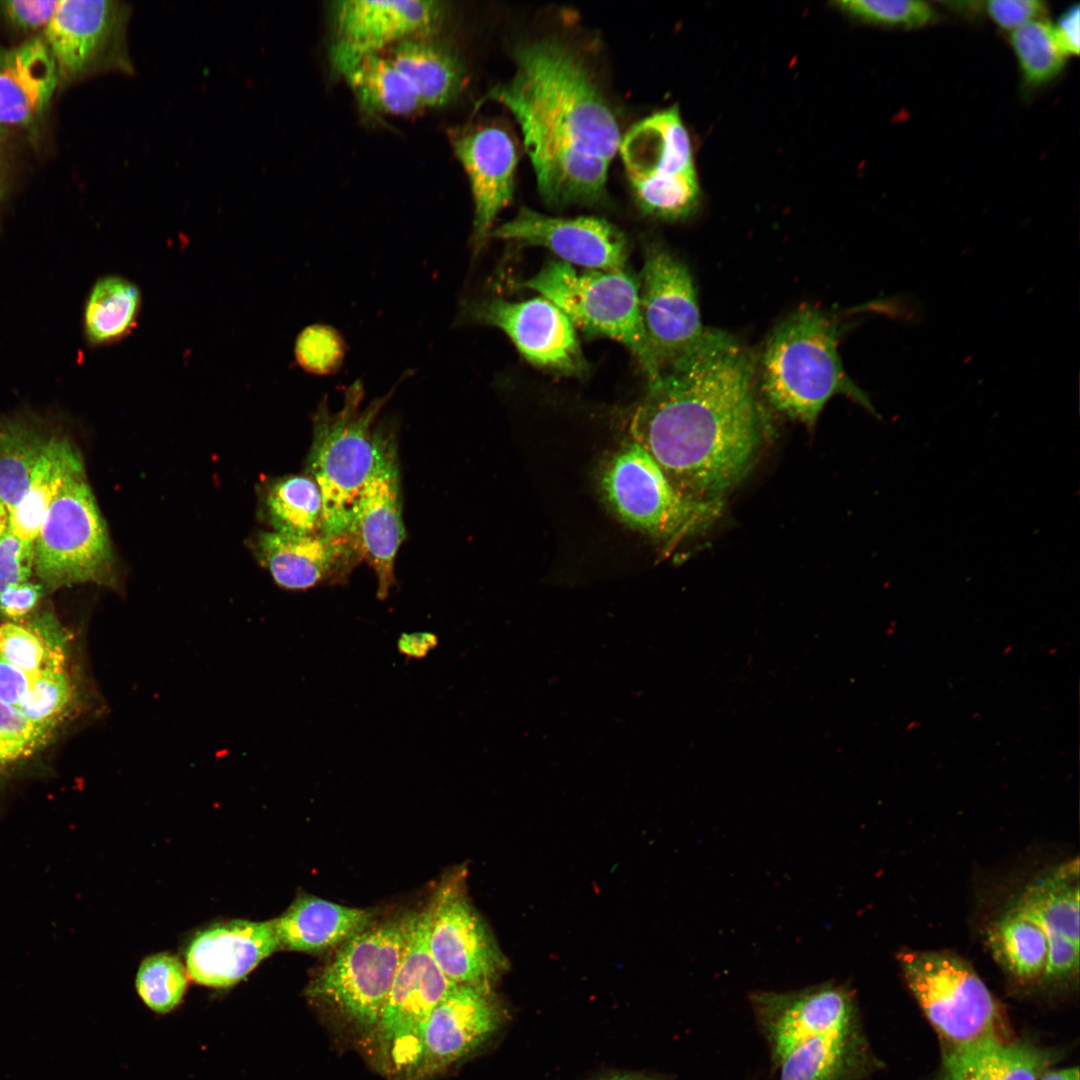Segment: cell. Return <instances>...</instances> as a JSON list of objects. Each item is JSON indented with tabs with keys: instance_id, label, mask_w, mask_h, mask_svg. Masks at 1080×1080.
Returning a JSON list of instances; mask_svg holds the SVG:
<instances>
[{
	"instance_id": "obj_1",
	"label": "cell",
	"mask_w": 1080,
	"mask_h": 1080,
	"mask_svg": "<svg viewBox=\"0 0 1080 1080\" xmlns=\"http://www.w3.org/2000/svg\"><path fill=\"white\" fill-rule=\"evenodd\" d=\"M757 359L734 336L706 329L700 343L648 382L623 415L672 484L723 501L751 469L765 432L756 396Z\"/></svg>"
},
{
	"instance_id": "obj_2",
	"label": "cell",
	"mask_w": 1080,
	"mask_h": 1080,
	"mask_svg": "<svg viewBox=\"0 0 1080 1080\" xmlns=\"http://www.w3.org/2000/svg\"><path fill=\"white\" fill-rule=\"evenodd\" d=\"M513 58L511 79L486 98L519 124L542 197L554 206L600 202L622 136L588 67L553 37L520 44Z\"/></svg>"
},
{
	"instance_id": "obj_3",
	"label": "cell",
	"mask_w": 1080,
	"mask_h": 1080,
	"mask_svg": "<svg viewBox=\"0 0 1080 1080\" xmlns=\"http://www.w3.org/2000/svg\"><path fill=\"white\" fill-rule=\"evenodd\" d=\"M756 370L770 405L807 427L815 425L836 394H844L875 413L868 397L844 370L836 323L816 308H800L776 325Z\"/></svg>"
},
{
	"instance_id": "obj_4",
	"label": "cell",
	"mask_w": 1080,
	"mask_h": 1080,
	"mask_svg": "<svg viewBox=\"0 0 1080 1080\" xmlns=\"http://www.w3.org/2000/svg\"><path fill=\"white\" fill-rule=\"evenodd\" d=\"M408 916L374 918L335 949L306 988L315 1007L364 1042L378 1022L398 969Z\"/></svg>"
},
{
	"instance_id": "obj_5",
	"label": "cell",
	"mask_w": 1080,
	"mask_h": 1080,
	"mask_svg": "<svg viewBox=\"0 0 1080 1080\" xmlns=\"http://www.w3.org/2000/svg\"><path fill=\"white\" fill-rule=\"evenodd\" d=\"M401 381L364 406L365 389L358 379L346 388L338 411L330 409L324 396L312 416L305 474L320 489L326 534L349 532L355 503L375 458L376 418Z\"/></svg>"
},
{
	"instance_id": "obj_6",
	"label": "cell",
	"mask_w": 1080,
	"mask_h": 1080,
	"mask_svg": "<svg viewBox=\"0 0 1080 1080\" xmlns=\"http://www.w3.org/2000/svg\"><path fill=\"white\" fill-rule=\"evenodd\" d=\"M429 905L410 911L403 954L378 1022L365 1041L376 1067L392 1080H413L429 1016L454 984L428 945Z\"/></svg>"
},
{
	"instance_id": "obj_7",
	"label": "cell",
	"mask_w": 1080,
	"mask_h": 1080,
	"mask_svg": "<svg viewBox=\"0 0 1080 1080\" xmlns=\"http://www.w3.org/2000/svg\"><path fill=\"white\" fill-rule=\"evenodd\" d=\"M600 487L619 520L668 546L703 532L723 509V501L699 500L681 492L654 459L631 440L603 464Z\"/></svg>"
},
{
	"instance_id": "obj_8",
	"label": "cell",
	"mask_w": 1080,
	"mask_h": 1080,
	"mask_svg": "<svg viewBox=\"0 0 1080 1080\" xmlns=\"http://www.w3.org/2000/svg\"><path fill=\"white\" fill-rule=\"evenodd\" d=\"M520 285L551 301L585 333L623 344L648 382L659 376L642 325L638 283L624 269L578 271L551 260Z\"/></svg>"
},
{
	"instance_id": "obj_9",
	"label": "cell",
	"mask_w": 1080,
	"mask_h": 1080,
	"mask_svg": "<svg viewBox=\"0 0 1080 1080\" xmlns=\"http://www.w3.org/2000/svg\"><path fill=\"white\" fill-rule=\"evenodd\" d=\"M618 151L645 214L673 221L695 212L699 185L690 139L676 107L635 123L621 137Z\"/></svg>"
},
{
	"instance_id": "obj_10",
	"label": "cell",
	"mask_w": 1080,
	"mask_h": 1080,
	"mask_svg": "<svg viewBox=\"0 0 1080 1080\" xmlns=\"http://www.w3.org/2000/svg\"><path fill=\"white\" fill-rule=\"evenodd\" d=\"M33 572L46 592L113 585L111 543L86 475L67 484L46 512L34 541Z\"/></svg>"
},
{
	"instance_id": "obj_11",
	"label": "cell",
	"mask_w": 1080,
	"mask_h": 1080,
	"mask_svg": "<svg viewBox=\"0 0 1080 1080\" xmlns=\"http://www.w3.org/2000/svg\"><path fill=\"white\" fill-rule=\"evenodd\" d=\"M897 959L923 1012L952 1045L997 1035V1002L966 961L947 951L915 950Z\"/></svg>"
},
{
	"instance_id": "obj_12",
	"label": "cell",
	"mask_w": 1080,
	"mask_h": 1080,
	"mask_svg": "<svg viewBox=\"0 0 1080 1080\" xmlns=\"http://www.w3.org/2000/svg\"><path fill=\"white\" fill-rule=\"evenodd\" d=\"M464 880L463 871L448 874L429 903V949L452 983L493 988L508 960L470 902Z\"/></svg>"
},
{
	"instance_id": "obj_13",
	"label": "cell",
	"mask_w": 1080,
	"mask_h": 1080,
	"mask_svg": "<svg viewBox=\"0 0 1080 1080\" xmlns=\"http://www.w3.org/2000/svg\"><path fill=\"white\" fill-rule=\"evenodd\" d=\"M638 297L646 339L661 372L691 352L706 332L693 279L668 248L651 243L644 251Z\"/></svg>"
},
{
	"instance_id": "obj_14",
	"label": "cell",
	"mask_w": 1080,
	"mask_h": 1080,
	"mask_svg": "<svg viewBox=\"0 0 1080 1080\" xmlns=\"http://www.w3.org/2000/svg\"><path fill=\"white\" fill-rule=\"evenodd\" d=\"M132 7L109 0H58L44 41L58 77L72 79L100 66L135 72L127 38Z\"/></svg>"
},
{
	"instance_id": "obj_15",
	"label": "cell",
	"mask_w": 1080,
	"mask_h": 1080,
	"mask_svg": "<svg viewBox=\"0 0 1080 1080\" xmlns=\"http://www.w3.org/2000/svg\"><path fill=\"white\" fill-rule=\"evenodd\" d=\"M349 533L375 574L377 598L385 600L395 584V559L406 537L392 424L375 426V458L355 503Z\"/></svg>"
},
{
	"instance_id": "obj_16",
	"label": "cell",
	"mask_w": 1080,
	"mask_h": 1080,
	"mask_svg": "<svg viewBox=\"0 0 1080 1080\" xmlns=\"http://www.w3.org/2000/svg\"><path fill=\"white\" fill-rule=\"evenodd\" d=\"M458 321L501 329L534 366L565 376H584L588 364L570 319L551 301L501 298L464 301Z\"/></svg>"
},
{
	"instance_id": "obj_17",
	"label": "cell",
	"mask_w": 1080,
	"mask_h": 1080,
	"mask_svg": "<svg viewBox=\"0 0 1080 1080\" xmlns=\"http://www.w3.org/2000/svg\"><path fill=\"white\" fill-rule=\"evenodd\" d=\"M445 13V3L436 0L333 2L335 37L329 53L333 72L344 77L367 55L382 53L408 38L431 35Z\"/></svg>"
},
{
	"instance_id": "obj_18",
	"label": "cell",
	"mask_w": 1080,
	"mask_h": 1080,
	"mask_svg": "<svg viewBox=\"0 0 1080 1080\" xmlns=\"http://www.w3.org/2000/svg\"><path fill=\"white\" fill-rule=\"evenodd\" d=\"M750 1001L776 1068L801 1044L856 1024L851 993L832 981L793 991L753 992Z\"/></svg>"
},
{
	"instance_id": "obj_19",
	"label": "cell",
	"mask_w": 1080,
	"mask_h": 1080,
	"mask_svg": "<svg viewBox=\"0 0 1080 1080\" xmlns=\"http://www.w3.org/2000/svg\"><path fill=\"white\" fill-rule=\"evenodd\" d=\"M504 1017L493 988L453 984L429 1016L413 1080H427L469 1055Z\"/></svg>"
},
{
	"instance_id": "obj_20",
	"label": "cell",
	"mask_w": 1080,
	"mask_h": 1080,
	"mask_svg": "<svg viewBox=\"0 0 1080 1080\" xmlns=\"http://www.w3.org/2000/svg\"><path fill=\"white\" fill-rule=\"evenodd\" d=\"M490 238L542 246L561 261L587 269H624L628 258L625 235L597 217L558 218L521 208L513 219L494 228Z\"/></svg>"
},
{
	"instance_id": "obj_21",
	"label": "cell",
	"mask_w": 1080,
	"mask_h": 1080,
	"mask_svg": "<svg viewBox=\"0 0 1080 1080\" xmlns=\"http://www.w3.org/2000/svg\"><path fill=\"white\" fill-rule=\"evenodd\" d=\"M255 552L275 583L290 591L344 584L363 561L349 532L292 535L266 531L257 536Z\"/></svg>"
},
{
	"instance_id": "obj_22",
	"label": "cell",
	"mask_w": 1080,
	"mask_h": 1080,
	"mask_svg": "<svg viewBox=\"0 0 1080 1080\" xmlns=\"http://www.w3.org/2000/svg\"><path fill=\"white\" fill-rule=\"evenodd\" d=\"M452 146L471 187V243L473 255L477 256L490 239L497 215L513 197L517 148L510 134L495 124L462 130L453 137Z\"/></svg>"
},
{
	"instance_id": "obj_23",
	"label": "cell",
	"mask_w": 1080,
	"mask_h": 1080,
	"mask_svg": "<svg viewBox=\"0 0 1080 1080\" xmlns=\"http://www.w3.org/2000/svg\"><path fill=\"white\" fill-rule=\"evenodd\" d=\"M1044 929L1049 955L1042 978L1075 976L1079 968V862H1065L1030 882L1015 900Z\"/></svg>"
},
{
	"instance_id": "obj_24",
	"label": "cell",
	"mask_w": 1080,
	"mask_h": 1080,
	"mask_svg": "<svg viewBox=\"0 0 1080 1080\" xmlns=\"http://www.w3.org/2000/svg\"><path fill=\"white\" fill-rule=\"evenodd\" d=\"M277 950L274 920L220 923L193 937L186 951L187 972L199 984L226 988Z\"/></svg>"
},
{
	"instance_id": "obj_25",
	"label": "cell",
	"mask_w": 1080,
	"mask_h": 1080,
	"mask_svg": "<svg viewBox=\"0 0 1080 1080\" xmlns=\"http://www.w3.org/2000/svg\"><path fill=\"white\" fill-rule=\"evenodd\" d=\"M58 79L43 38L0 48V123L23 125L35 119L49 103Z\"/></svg>"
},
{
	"instance_id": "obj_26",
	"label": "cell",
	"mask_w": 1080,
	"mask_h": 1080,
	"mask_svg": "<svg viewBox=\"0 0 1080 1080\" xmlns=\"http://www.w3.org/2000/svg\"><path fill=\"white\" fill-rule=\"evenodd\" d=\"M373 919L369 910L303 893L273 920L281 950L322 953L336 949Z\"/></svg>"
},
{
	"instance_id": "obj_27",
	"label": "cell",
	"mask_w": 1080,
	"mask_h": 1080,
	"mask_svg": "<svg viewBox=\"0 0 1080 1080\" xmlns=\"http://www.w3.org/2000/svg\"><path fill=\"white\" fill-rule=\"evenodd\" d=\"M85 475L82 457L72 442L52 434L30 477L20 501L10 512L9 532L34 544L51 504L75 478Z\"/></svg>"
},
{
	"instance_id": "obj_28",
	"label": "cell",
	"mask_w": 1080,
	"mask_h": 1080,
	"mask_svg": "<svg viewBox=\"0 0 1080 1080\" xmlns=\"http://www.w3.org/2000/svg\"><path fill=\"white\" fill-rule=\"evenodd\" d=\"M384 55L410 82L424 108L448 104L463 88L465 72L459 56L431 35L402 40Z\"/></svg>"
},
{
	"instance_id": "obj_29",
	"label": "cell",
	"mask_w": 1080,
	"mask_h": 1080,
	"mask_svg": "<svg viewBox=\"0 0 1080 1080\" xmlns=\"http://www.w3.org/2000/svg\"><path fill=\"white\" fill-rule=\"evenodd\" d=\"M1045 1065L1040 1050L992 1035L952 1045L944 1056L942 1080H1041Z\"/></svg>"
},
{
	"instance_id": "obj_30",
	"label": "cell",
	"mask_w": 1080,
	"mask_h": 1080,
	"mask_svg": "<svg viewBox=\"0 0 1080 1080\" xmlns=\"http://www.w3.org/2000/svg\"><path fill=\"white\" fill-rule=\"evenodd\" d=\"M866 1055L856 1024L812 1038L781 1062L780 1080H854Z\"/></svg>"
},
{
	"instance_id": "obj_31",
	"label": "cell",
	"mask_w": 1080,
	"mask_h": 1080,
	"mask_svg": "<svg viewBox=\"0 0 1080 1080\" xmlns=\"http://www.w3.org/2000/svg\"><path fill=\"white\" fill-rule=\"evenodd\" d=\"M70 640L49 610L0 624V656L30 675L67 668Z\"/></svg>"
},
{
	"instance_id": "obj_32",
	"label": "cell",
	"mask_w": 1080,
	"mask_h": 1080,
	"mask_svg": "<svg viewBox=\"0 0 1080 1080\" xmlns=\"http://www.w3.org/2000/svg\"><path fill=\"white\" fill-rule=\"evenodd\" d=\"M993 957L1022 980L1042 977L1047 966L1049 943L1039 921L1016 901L987 930Z\"/></svg>"
},
{
	"instance_id": "obj_33",
	"label": "cell",
	"mask_w": 1080,
	"mask_h": 1080,
	"mask_svg": "<svg viewBox=\"0 0 1080 1080\" xmlns=\"http://www.w3.org/2000/svg\"><path fill=\"white\" fill-rule=\"evenodd\" d=\"M343 78L369 113L407 116L424 109L413 86L383 53L363 57Z\"/></svg>"
},
{
	"instance_id": "obj_34",
	"label": "cell",
	"mask_w": 1080,
	"mask_h": 1080,
	"mask_svg": "<svg viewBox=\"0 0 1080 1080\" xmlns=\"http://www.w3.org/2000/svg\"><path fill=\"white\" fill-rule=\"evenodd\" d=\"M51 435L24 418L0 419V500L9 513L25 493Z\"/></svg>"
},
{
	"instance_id": "obj_35",
	"label": "cell",
	"mask_w": 1080,
	"mask_h": 1080,
	"mask_svg": "<svg viewBox=\"0 0 1080 1080\" xmlns=\"http://www.w3.org/2000/svg\"><path fill=\"white\" fill-rule=\"evenodd\" d=\"M140 306V291L130 280L118 275L98 280L84 311V328L89 342L103 345L125 337L135 326Z\"/></svg>"
},
{
	"instance_id": "obj_36",
	"label": "cell",
	"mask_w": 1080,
	"mask_h": 1080,
	"mask_svg": "<svg viewBox=\"0 0 1080 1080\" xmlns=\"http://www.w3.org/2000/svg\"><path fill=\"white\" fill-rule=\"evenodd\" d=\"M264 503L272 531L292 535L324 533L322 495L316 482L305 473L273 480Z\"/></svg>"
},
{
	"instance_id": "obj_37",
	"label": "cell",
	"mask_w": 1080,
	"mask_h": 1080,
	"mask_svg": "<svg viewBox=\"0 0 1080 1080\" xmlns=\"http://www.w3.org/2000/svg\"><path fill=\"white\" fill-rule=\"evenodd\" d=\"M55 735L56 730L36 724L17 708L0 702V795Z\"/></svg>"
},
{
	"instance_id": "obj_38",
	"label": "cell",
	"mask_w": 1080,
	"mask_h": 1080,
	"mask_svg": "<svg viewBox=\"0 0 1080 1080\" xmlns=\"http://www.w3.org/2000/svg\"><path fill=\"white\" fill-rule=\"evenodd\" d=\"M1010 43L1023 78L1032 87L1044 85L1063 69L1067 55L1061 48L1053 26L1034 20L1011 31Z\"/></svg>"
},
{
	"instance_id": "obj_39",
	"label": "cell",
	"mask_w": 1080,
	"mask_h": 1080,
	"mask_svg": "<svg viewBox=\"0 0 1080 1080\" xmlns=\"http://www.w3.org/2000/svg\"><path fill=\"white\" fill-rule=\"evenodd\" d=\"M79 696L68 668L46 670L37 675L17 709L32 722L57 731L75 712Z\"/></svg>"
},
{
	"instance_id": "obj_40",
	"label": "cell",
	"mask_w": 1080,
	"mask_h": 1080,
	"mask_svg": "<svg viewBox=\"0 0 1080 1080\" xmlns=\"http://www.w3.org/2000/svg\"><path fill=\"white\" fill-rule=\"evenodd\" d=\"M188 985L187 970L174 955L158 953L144 959L136 975V989L157 1013H168L182 1001Z\"/></svg>"
},
{
	"instance_id": "obj_41",
	"label": "cell",
	"mask_w": 1080,
	"mask_h": 1080,
	"mask_svg": "<svg viewBox=\"0 0 1080 1080\" xmlns=\"http://www.w3.org/2000/svg\"><path fill=\"white\" fill-rule=\"evenodd\" d=\"M837 5L862 21L905 29L924 27L936 17L933 7L918 0H845Z\"/></svg>"
},
{
	"instance_id": "obj_42",
	"label": "cell",
	"mask_w": 1080,
	"mask_h": 1080,
	"mask_svg": "<svg viewBox=\"0 0 1080 1080\" xmlns=\"http://www.w3.org/2000/svg\"><path fill=\"white\" fill-rule=\"evenodd\" d=\"M294 352L297 363L305 371L324 376L334 374L341 368L346 344L334 327L312 324L298 334Z\"/></svg>"
},
{
	"instance_id": "obj_43",
	"label": "cell",
	"mask_w": 1080,
	"mask_h": 1080,
	"mask_svg": "<svg viewBox=\"0 0 1080 1080\" xmlns=\"http://www.w3.org/2000/svg\"><path fill=\"white\" fill-rule=\"evenodd\" d=\"M33 566L34 544L8 532L0 541V594L12 584L29 581Z\"/></svg>"
},
{
	"instance_id": "obj_44",
	"label": "cell",
	"mask_w": 1080,
	"mask_h": 1080,
	"mask_svg": "<svg viewBox=\"0 0 1080 1080\" xmlns=\"http://www.w3.org/2000/svg\"><path fill=\"white\" fill-rule=\"evenodd\" d=\"M990 18L1002 29L1013 31L1018 27L1041 20L1047 6L1039 0H991L986 3Z\"/></svg>"
},
{
	"instance_id": "obj_45",
	"label": "cell",
	"mask_w": 1080,
	"mask_h": 1080,
	"mask_svg": "<svg viewBox=\"0 0 1080 1080\" xmlns=\"http://www.w3.org/2000/svg\"><path fill=\"white\" fill-rule=\"evenodd\" d=\"M40 583L30 580L10 585L0 594V618L18 622L34 613L45 593Z\"/></svg>"
},
{
	"instance_id": "obj_46",
	"label": "cell",
	"mask_w": 1080,
	"mask_h": 1080,
	"mask_svg": "<svg viewBox=\"0 0 1080 1080\" xmlns=\"http://www.w3.org/2000/svg\"><path fill=\"white\" fill-rule=\"evenodd\" d=\"M57 4L58 0H9L0 2V10L11 24L30 31L45 29Z\"/></svg>"
},
{
	"instance_id": "obj_47",
	"label": "cell",
	"mask_w": 1080,
	"mask_h": 1080,
	"mask_svg": "<svg viewBox=\"0 0 1080 1080\" xmlns=\"http://www.w3.org/2000/svg\"><path fill=\"white\" fill-rule=\"evenodd\" d=\"M36 675H30L0 656V702L17 708Z\"/></svg>"
},
{
	"instance_id": "obj_48",
	"label": "cell",
	"mask_w": 1080,
	"mask_h": 1080,
	"mask_svg": "<svg viewBox=\"0 0 1080 1080\" xmlns=\"http://www.w3.org/2000/svg\"><path fill=\"white\" fill-rule=\"evenodd\" d=\"M1079 5L1068 8L1057 20L1054 28L1056 38L1067 55L1079 54Z\"/></svg>"
},
{
	"instance_id": "obj_49",
	"label": "cell",
	"mask_w": 1080,
	"mask_h": 1080,
	"mask_svg": "<svg viewBox=\"0 0 1080 1080\" xmlns=\"http://www.w3.org/2000/svg\"><path fill=\"white\" fill-rule=\"evenodd\" d=\"M439 640L432 632L402 633L397 641L400 654L408 659H422L438 646Z\"/></svg>"
},
{
	"instance_id": "obj_50",
	"label": "cell",
	"mask_w": 1080,
	"mask_h": 1080,
	"mask_svg": "<svg viewBox=\"0 0 1080 1080\" xmlns=\"http://www.w3.org/2000/svg\"><path fill=\"white\" fill-rule=\"evenodd\" d=\"M1041 1080H1079L1077 1067L1051 1071L1043 1074Z\"/></svg>"
},
{
	"instance_id": "obj_51",
	"label": "cell",
	"mask_w": 1080,
	"mask_h": 1080,
	"mask_svg": "<svg viewBox=\"0 0 1080 1080\" xmlns=\"http://www.w3.org/2000/svg\"><path fill=\"white\" fill-rule=\"evenodd\" d=\"M10 513L0 500V541L9 532Z\"/></svg>"
},
{
	"instance_id": "obj_52",
	"label": "cell",
	"mask_w": 1080,
	"mask_h": 1080,
	"mask_svg": "<svg viewBox=\"0 0 1080 1080\" xmlns=\"http://www.w3.org/2000/svg\"><path fill=\"white\" fill-rule=\"evenodd\" d=\"M604 1080H654V1079H648V1078H642V1077H634V1076H614V1077L607 1078V1079H604Z\"/></svg>"
}]
</instances>
